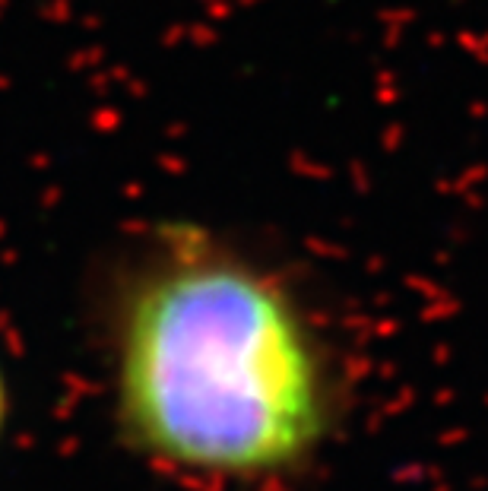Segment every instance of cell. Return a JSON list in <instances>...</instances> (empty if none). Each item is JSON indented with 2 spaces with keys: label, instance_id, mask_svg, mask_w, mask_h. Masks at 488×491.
I'll list each match as a JSON object with an SVG mask.
<instances>
[{
  "label": "cell",
  "instance_id": "cell-2",
  "mask_svg": "<svg viewBox=\"0 0 488 491\" xmlns=\"http://www.w3.org/2000/svg\"><path fill=\"white\" fill-rule=\"evenodd\" d=\"M3 409H7V400H3V380H0V425H3Z\"/></svg>",
  "mask_w": 488,
  "mask_h": 491
},
{
  "label": "cell",
  "instance_id": "cell-1",
  "mask_svg": "<svg viewBox=\"0 0 488 491\" xmlns=\"http://www.w3.org/2000/svg\"><path fill=\"white\" fill-rule=\"evenodd\" d=\"M114 409L127 444L162 469L282 479L333 434L336 355L279 267L206 225L162 222L114 301Z\"/></svg>",
  "mask_w": 488,
  "mask_h": 491
}]
</instances>
